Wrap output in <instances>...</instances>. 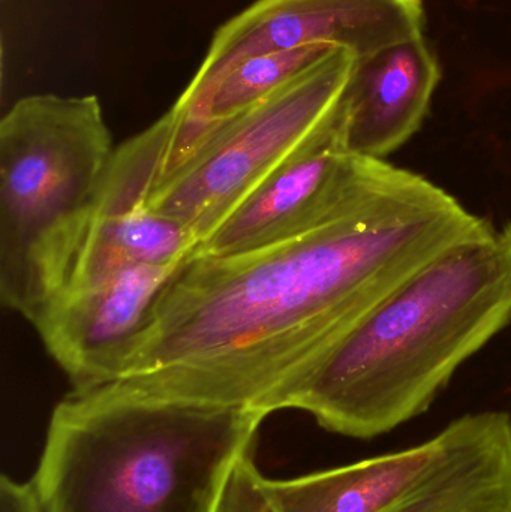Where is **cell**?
Returning a JSON list of instances; mask_svg holds the SVG:
<instances>
[{"label": "cell", "instance_id": "cell-1", "mask_svg": "<svg viewBox=\"0 0 511 512\" xmlns=\"http://www.w3.org/2000/svg\"><path fill=\"white\" fill-rule=\"evenodd\" d=\"M492 228L431 180L384 162L363 197L318 230L182 262L116 381L263 412L416 271Z\"/></svg>", "mask_w": 511, "mask_h": 512}, {"label": "cell", "instance_id": "cell-7", "mask_svg": "<svg viewBox=\"0 0 511 512\" xmlns=\"http://www.w3.org/2000/svg\"><path fill=\"white\" fill-rule=\"evenodd\" d=\"M423 0H257L216 30L173 110L194 107L231 68L257 54L327 44L356 57L423 35Z\"/></svg>", "mask_w": 511, "mask_h": 512}, {"label": "cell", "instance_id": "cell-8", "mask_svg": "<svg viewBox=\"0 0 511 512\" xmlns=\"http://www.w3.org/2000/svg\"><path fill=\"white\" fill-rule=\"evenodd\" d=\"M179 265L129 268L48 304L33 327L74 390L119 378Z\"/></svg>", "mask_w": 511, "mask_h": 512}, {"label": "cell", "instance_id": "cell-13", "mask_svg": "<svg viewBox=\"0 0 511 512\" xmlns=\"http://www.w3.org/2000/svg\"><path fill=\"white\" fill-rule=\"evenodd\" d=\"M511 512V511H510Z\"/></svg>", "mask_w": 511, "mask_h": 512}, {"label": "cell", "instance_id": "cell-3", "mask_svg": "<svg viewBox=\"0 0 511 512\" xmlns=\"http://www.w3.org/2000/svg\"><path fill=\"white\" fill-rule=\"evenodd\" d=\"M267 417L119 381L72 390L32 483L44 512H219Z\"/></svg>", "mask_w": 511, "mask_h": 512}, {"label": "cell", "instance_id": "cell-2", "mask_svg": "<svg viewBox=\"0 0 511 512\" xmlns=\"http://www.w3.org/2000/svg\"><path fill=\"white\" fill-rule=\"evenodd\" d=\"M511 322V222L420 268L263 405L374 439L425 414L456 370Z\"/></svg>", "mask_w": 511, "mask_h": 512}, {"label": "cell", "instance_id": "cell-12", "mask_svg": "<svg viewBox=\"0 0 511 512\" xmlns=\"http://www.w3.org/2000/svg\"><path fill=\"white\" fill-rule=\"evenodd\" d=\"M0 512H44L32 481L18 483L3 475L0 480Z\"/></svg>", "mask_w": 511, "mask_h": 512}, {"label": "cell", "instance_id": "cell-6", "mask_svg": "<svg viewBox=\"0 0 511 512\" xmlns=\"http://www.w3.org/2000/svg\"><path fill=\"white\" fill-rule=\"evenodd\" d=\"M335 116L255 186L194 255L233 258L305 236L347 213L371 188L383 159L353 155Z\"/></svg>", "mask_w": 511, "mask_h": 512}, {"label": "cell", "instance_id": "cell-9", "mask_svg": "<svg viewBox=\"0 0 511 512\" xmlns=\"http://www.w3.org/2000/svg\"><path fill=\"white\" fill-rule=\"evenodd\" d=\"M440 80L425 35L357 57L338 111L345 147L363 158L396 152L419 131Z\"/></svg>", "mask_w": 511, "mask_h": 512}, {"label": "cell", "instance_id": "cell-11", "mask_svg": "<svg viewBox=\"0 0 511 512\" xmlns=\"http://www.w3.org/2000/svg\"><path fill=\"white\" fill-rule=\"evenodd\" d=\"M197 246V236L186 225L146 204L98 213L57 297L129 268L174 267L191 258Z\"/></svg>", "mask_w": 511, "mask_h": 512}, {"label": "cell", "instance_id": "cell-10", "mask_svg": "<svg viewBox=\"0 0 511 512\" xmlns=\"http://www.w3.org/2000/svg\"><path fill=\"white\" fill-rule=\"evenodd\" d=\"M440 465L386 512H510L511 417L480 412L453 421Z\"/></svg>", "mask_w": 511, "mask_h": 512}, {"label": "cell", "instance_id": "cell-5", "mask_svg": "<svg viewBox=\"0 0 511 512\" xmlns=\"http://www.w3.org/2000/svg\"><path fill=\"white\" fill-rule=\"evenodd\" d=\"M356 59L335 47L269 98L201 132L146 206L182 222L200 243L335 116Z\"/></svg>", "mask_w": 511, "mask_h": 512}, {"label": "cell", "instance_id": "cell-4", "mask_svg": "<svg viewBox=\"0 0 511 512\" xmlns=\"http://www.w3.org/2000/svg\"><path fill=\"white\" fill-rule=\"evenodd\" d=\"M114 152L95 95L26 96L0 122V297L32 325L65 286Z\"/></svg>", "mask_w": 511, "mask_h": 512}]
</instances>
